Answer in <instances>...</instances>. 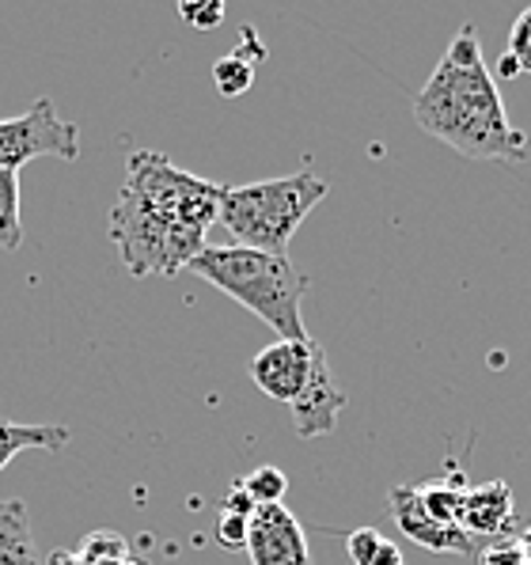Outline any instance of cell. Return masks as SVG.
I'll use <instances>...</instances> for the list:
<instances>
[{
	"mask_svg": "<svg viewBox=\"0 0 531 565\" xmlns=\"http://www.w3.org/2000/svg\"><path fill=\"white\" fill-rule=\"evenodd\" d=\"M512 61V65L520 68V73L531 76V8H524V12L512 20V31H509V54H505Z\"/></svg>",
	"mask_w": 531,
	"mask_h": 565,
	"instance_id": "cell-18",
	"label": "cell"
},
{
	"mask_svg": "<svg viewBox=\"0 0 531 565\" xmlns=\"http://www.w3.org/2000/svg\"><path fill=\"white\" fill-rule=\"evenodd\" d=\"M247 520L251 516H240V512L221 509V524H216V543H221L224 551H243V543H247Z\"/></svg>",
	"mask_w": 531,
	"mask_h": 565,
	"instance_id": "cell-19",
	"label": "cell"
},
{
	"mask_svg": "<svg viewBox=\"0 0 531 565\" xmlns=\"http://www.w3.org/2000/svg\"><path fill=\"white\" fill-rule=\"evenodd\" d=\"M216 182L176 168L168 156L137 149L110 213V239L134 277H176L209 247L205 236L221 209Z\"/></svg>",
	"mask_w": 531,
	"mask_h": 565,
	"instance_id": "cell-1",
	"label": "cell"
},
{
	"mask_svg": "<svg viewBox=\"0 0 531 565\" xmlns=\"http://www.w3.org/2000/svg\"><path fill=\"white\" fill-rule=\"evenodd\" d=\"M414 121L467 160L520 163L528 156V137L512 126L505 110L498 81L486 65L482 42L471 23L456 31L433 76L417 92Z\"/></svg>",
	"mask_w": 531,
	"mask_h": 565,
	"instance_id": "cell-2",
	"label": "cell"
},
{
	"mask_svg": "<svg viewBox=\"0 0 531 565\" xmlns=\"http://www.w3.org/2000/svg\"><path fill=\"white\" fill-rule=\"evenodd\" d=\"M187 269L213 289H221L224 297L243 303L247 311H255L274 334H282V342H304L308 338V327H304L300 316L308 274H300L289 255H266V250L236 247V243H229V247L209 243Z\"/></svg>",
	"mask_w": 531,
	"mask_h": 565,
	"instance_id": "cell-3",
	"label": "cell"
},
{
	"mask_svg": "<svg viewBox=\"0 0 531 565\" xmlns=\"http://www.w3.org/2000/svg\"><path fill=\"white\" fill-rule=\"evenodd\" d=\"M243 551L251 565H316L300 520L285 505H263L251 512Z\"/></svg>",
	"mask_w": 531,
	"mask_h": 565,
	"instance_id": "cell-7",
	"label": "cell"
},
{
	"mask_svg": "<svg viewBox=\"0 0 531 565\" xmlns=\"http://www.w3.org/2000/svg\"><path fill=\"white\" fill-rule=\"evenodd\" d=\"M327 182L311 171H296L285 179H263L247 186H224L216 224L232 232L236 247L289 255V243L308 213L327 198Z\"/></svg>",
	"mask_w": 531,
	"mask_h": 565,
	"instance_id": "cell-4",
	"label": "cell"
},
{
	"mask_svg": "<svg viewBox=\"0 0 531 565\" xmlns=\"http://www.w3.org/2000/svg\"><path fill=\"white\" fill-rule=\"evenodd\" d=\"M23 247L20 216V171H0V250Z\"/></svg>",
	"mask_w": 531,
	"mask_h": 565,
	"instance_id": "cell-15",
	"label": "cell"
},
{
	"mask_svg": "<svg viewBox=\"0 0 531 565\" xmlns=\"http://www.w3.org/2000/svg\"><path fill=\"white\" fill-rule=\"evenodd\" d=\"M387 505H391V516H395L399 532H403L411 543L425 546L433 554H475L478 543L467 532L452 524H440L433 520L429 512L422 509V498H417V486H391L387 490Z\"/></svg>",
	"mask_w": 531,
	"mask_h": 565,
	"instance_id": "cell-8",
	"label": "cell"
},
{
	"mask_svg": "<svg viewBox=\"0 0 531 565\" xmlns=\"http://www.w3.org/2000/svg\"><path fill=\"white\" fill-rule=\"evenodd\" d=\"M73 440L65 425H20V422H0V471L12 463L20 451H61Z\"/></svg>",
	"mask_w": 531,
	"mask_h": 565,
	"instance_id": "cell-12",
	"label": "cell"
},
{
	"mask_svg": "<svg viewBox=\"0 0 531 565\" xmlns=\"http://www.w3.org/2000/svg\"><path fill=\"white\" fill-rule=\"evenodd\" d=\"M319 358H323V345L311 342V338H304V342H282V338H277L274 345L258 350L255 358L247 361V376L255 380V387L274 398V403L293 406L296 398H300V391L308 387Z\"/></svg>",
	"mask_w": 531,
	"mask_h": 565,
	"instance_id": "cell-6",
	"label": "cell"
},
{
	"mask_svg": "<svg viewBox=\"0 0 531 565\" xmlns=\"http://www.w3.org/2000/svg\"><path fill=\"white\" fill-rule=\"evenodd\" d=\"M179 15L187 23H194L198 31H213L216 23L224 20V4L221 0H205V4H198L194 0V4H179Z\"/></svg>",
	"mask_w": 531,
	"mask_h": 565,
	"instance_id": "cell-20",
	"label": "cell"
},
{
	"mask_svg": "<svg viewBox=\"0 0 531 565\" xmlns=\"http://www.w3.org/2000/svg\"><path fill=\"white\" fill-rule=\"evenodd\" d=\"M54 156L73 163L81 156V129L61 118L50 99H39L15 118H0V171H20L23 163Z\"/></svg>",
	"mask_w": 531,
	"mask_h": 565,
	"instance_id": "cell-5",
	"label": "cell"
},
{
	"mask_svg": "<svg viewBox=\"0 0 531 565\" xmlns=\"http://www.w3.org/2000/svg\"><path fill=\"white\" fill-rule=\"evenodd\" d=\"M346 403H350V395L338 387L334 372H330V364H327V353H323L316 364V372H311L308 387H304L300 398L289 406L296 437H304V440L330 437V433L338 429V417H342Z\"/></svg>",
	"mask_w": 531,
	"mask_h": 565,
	"instance_id": "cell-9",
	"label": "cell"
},
{
	"mask_svg": "<svg viewBox=\"0 0 531 565\" xmlns=\"http://www.w3.org/2000/svg\"><path fill=\"white\" fill-rule=\"evenodd\" d=\"M213 81H216V92L229 95V99H236V95H243L251 84H255V68H251L247 57L229 54L213 65Z\"/></svg>",
	"mask_w": 531,
	"mask_h": 565,
	"instance_id": "cell-17",
	"label": "cell"
},
{
	"mask_svg": "<svg viewBox=\"0 0 531 565\" xmlns=\"http://www.w3.org/2000/svg\"><path fill=\"white\" fill-rule=\"evenodd\" d=\"M346 551H350L353 565H406L403 551L395 543L376 532V527H357L346 535Z\"/></svg>",
	"mask_w": 531,
	"mask_h": 565,
	"instance_id": "cell-14",
	"label": "cell"
},
{
	"mask_svg": "<svg viewBox=\"0 0 531 565\" xmlns=\"http://www.w3.org/2000/svg\"><path fill=\"white\" fill-rule=\"evenodd\" d=\"M0 565H42L23 501H0Z\"/></svg>",
	"mask_w": 531,
	"mask_h": 565,
	"instance_id": "cell-11",
	"label": "cell"
},
{
	"mask_svg": "<svg viewBox=\"0 0 531 565\" xmlns=\"http://www.w3.org/2000/svg\"><path fill=\"white\" fill-rule=\"evenodd\" d=\"M417 498H422V509L429 512L440 524L459 527V512H464V498H467V478H433V482L417 486Z\"/></svg>",
	"mask_w": 531,
	"mask_h": 565,
	"instance_id": "cell-13",
	"label": "cell"
},
{
	"mask_svg": "<svg viewBox=\"0 0 531 565\" xmlns=\"http://www.w3.org/2000/svg\"><path fill=\"white\" fill-rule=\"evenodd\" d=\"M236 486L255 501V509H263V505H282L285 490H289V478H285V471L266 463V467H255L251 475H243Z\"/></svg>",
	"mask_w": 531,
	"mask_h": 565,
	"instance_id": "cell-16",
	"label": "cell"
},
{
	"mask_svg": "<svg viewBox=\"0 0 531 565\" xmlns=\"http://www.w3.org/2000/svg\"><path fill=\"white\" fill-rule=\"evenodd\" d=\"M512 524V490L509 482H486L478 490H467L464 512H459V532H467L475 543L498 539Z\"/></svg>",
	"mask_w": 531,
	"mask_h": 565,
	"instance_id": "cell-10",
	"label": "cell"
}]
</instances>
